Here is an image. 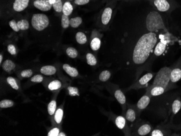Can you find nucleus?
I'll use <instances>...</instances> for the list:
<instances>
[{
	"label": "nucleus",
	"instance_id": "1",
	"mask_svg": "<svg viewBox=\"0 0 181 136\" xmlns=\"http://www.w3.org/2000/svg\"><path fill=\"white\" fill-rule=\"evenodd\" d=\"M157 40V35L153 32L146 33L140 38L135 46L132 54V60L135 65L140 66L146 61L156 45Z\"/></svg>",
	"mask_w": 181,
	"mask_h": 136
},
{
	"label": "nucleus",
	"instance_id": "2",
	"mask_svg": "<svg viewBox=\"0 0 181 136\" xmlns=\"http://www.w3.org/2000/svg\"><path fill=\"white\" fill-rule=\"evenodd\" d=\"M172 69L168 67H164L157 73L152 85L162 87L166 92L172 88V83L170 81V75Z\"/></svg>",
	"mask_w": 181,
	"mask_h": 136
},
{
	"label": "nucleus",
	"instance_id": "3",
	"mask_svg": "<svg viewBox=\"0 0 181 136\" xmlns=\"http://www.w3.org/2000/svg\"><path fill=\"white\" fill-rule=\"evenodd\" d=\"M146 27L149 32L154 33L160 30H167L161 15L156 11L151 12L147 15L146 18Z\"/></svg>",
	"mask_w": 181,
	"mask_h": 136
},
{
	"label": "nucleus",
	"instance_id": "4",
	"mask_svg": "<svg viewBox=\"0 0 181 136\" xmlns=\"http://www.w3.org/2000/svg\"><path fill=\"white\" fill-rule=\"evenodd\" d=\"M48 17L44 14H35L32 18V25L33 28L38 31H42L49 25Z\"/></svg>",
	"mask_w": 181,
	"mask_h": 136
},
{
	"label": "nucleus",
	"instance_id": "5",
	"mask_svg": "<svg viewBox=\"0 0 181 136\" xmlns=\"http://www.w3.org/2000/svg\"><path fill=\"white\" fill-rule=\"evenodd\" d=\"M156 73H153L151 72L145 74L140 79L137 80L129 88V90L133 89L135 90H138L140 88L147 87L149 81L153 78L155 75H156Z\"/></svg>",
	"mask_w": 181,
	"mask_h": 136
},
{
	"label": "nucleus",
	"instance_id": "6",
	"mask_svg": "<svg viewBox=\"0 0 181 136\" xmlns=\"http://www.w3.org/2000/svg\"><path fill=\"white\" fill-rule=\"evenodd\" d=\"M135 125L137 126L135 128V136H144L148 135L152 130V126L148 122H137Z\"/></svg>",
	"mask_w": 181,
	"mask_h": 136
},
{
	"label": "nucleus",
	"instance_id": "7",
	"mask_svg": "<svg viewBox=\"0 0 181 136\" xmlns=\"http://www.w3.org/2000/svg\"><path fill=\"white\" fill-rule=\"evenodd\" d=\"M140 113L136 105H128L125 113V118L128 122L134 125L137 122H136V120L139 117Z\"/></svg>",
	"mask_w": 181,
	"mask_h": 136
},
{
	"label": "nucleus",
	"instance_id": "8",
	"mask_svg": "<svg viewBox=\"0 0 181 136\" xmlns=\"http://www.w3.org/2000/svg\"><path fill=\"white\" fill-rule=\"evenodd\" d=\"M115 124L116 126L120 130H124L125 133L127 136H130L131 135V131L130 128L128 127L126 122V119L123 116H117L115 119Z\"/></svg>",
	"mask_w": 181,
	"mask_h": 136
},
{
	"label": "nucleus",
	"instance_id": "9",
	"mask_svg": "<svg viewBox=\"0 0 181 136\" xmlns=\"http://www.w3.org/2000/svg\"><path fill=\"white\" fill-rule=\"evenodd\" d=\"M166 91L162 87L151 85L146 87V94L148 95L151 98L153 97H156L163 94Z\"/></svg>",
	"mask_w": 181,
	"mask_h": 136
},
{
	"label": "nucleus",
	"instance_id": "10",
	"mask_svg": "<svg viewBox=\"0 0 181 136\" xmlns=\"http://www.w3.org/2000/svg\"><path fill=\"white\" fill-rule=\"evenodd\" d=\"M34 6L35 8L41 11H48L52 8V5L50 4L49 0H36L34 2Z\"/></svg>",
	"mask_w": 181,
	"mask_h": 136
},
{
	"label": "nucleus",
	"instance_id": "11",
	"mask_svg": "<svg viewBox=\"0 0 181 136\" xmlns=\"http://www.w3.org/2000/svg\"><path fill=\"white\" fill-rule=\"evenodd\" d=\"M150 100L151 97L146 93L143 96H142V97L140 98V99L136 104L137 107L140 113L142 111H143L144 109H145L148 107L149 104L150 102Z\"/></svg>",
	"mask_w": 181,
	"mask_h": 136
},
{
	"label": "nucleus",
	"instance_id": "12",
	"mask_svg": "<svg viewBox=\"0 0 181 136\" xmlns=\"http://www.w3.org/2000/svg\"><path fill=\"white\" fill-rule=\"evenodd\" d=\"M29 2V0H15L13 3V9L16 12H21L28 7Z\"/></svg>",
	"mask_w": 181,
	"mask_h": 136
},
{
	"label": "nucleus",
	"instance_id": "13",
	"mask_svg": "<svg viewBox=\"0 0 181 136\" xmlns=\"http://www.w3.org/2000/svg\"><path fill=\"white\" fill-rule=\"evenodd\" d=\"M154 4L157 9L162 12H166L170 9V4L166 0H155Z\"/></svg>",
	"mask_w": 181,
	"mask_h": 136
},
{
	"label": "nucleus",
	"instance_id": "14",
	"mask_svg": "<svg viewBox=\"0 0 181 136\" xmlns=\"http://www.w3.org/2000/svg\"><path fill=\"white\" fill-rule=\"evenodd\" d=\"M112 10L111 8L107 7L104 10L102 15V22L103 25L106 26L107 25L111 20V17H112Z\"/></svg>",
	"mask_w": 181,
	"mask_h": 136
},
{
	"label": "nucleus",
	"instance_id": "15",
	"mask_svg": "<svg viewBox=\"0 0 181 136\" xmlns=\"http://www.w3.org/2000/svg\"><path fill=\"white\" fill-rule=\"evenodd\" d=\"M181 79V69L175 68L171 70L170 75V81L172 84L177 83Z\"/></svg>",
	"mask_w": 181,
	"mask_h": 136
},
{
	"label": "nucleus",
	"instance_id": "16",
	"mask_svg": "<svg viewBox=\"0 0 181 136\" xmlns=\"http://www.w3.org/2000/svg\"><path fill=\"white\" fill-rule=\"evenodd\" d=\"M115 97L117 100L118 101V103L122 105H125L126 103V100L125 95H124L123 92L120 89L115 90Z\"/></svg>",
	"mask_w": 181,
	"mask_h": 136
},
{
	"label": "nucleus",
	"instance_id": "17",
	"mask_svg": "<svg viewBox=\"0 0 181 136\" xmlns=\"http://www.w3.org/2000/svg\"><path fill=\"white\" fill-rule=\"evenodd\" d=\"M166 49V43L163 42H159L156 44L155 48L154 50V54L157 57L161 56L162 54L164 52Z\"/></svg>",
	"mask_w": 181,
	"mask_h": 136
},
{
	"label": "nucleus",
	"instance_id": "18",
	"mask_svg": "<svg viewBox=\"0 0 181 136\" xmlns=\"http://www.w3.org/2000/svg\"><path fill=\"white\" fill-rule=\"evenodd\" d=\"M63 69L72 77H76L78 75V72L77 70L74 67H72L68 64H64L63 65Z\"/></svg>",
	"mask_w": 181,
	"mask_h": 136
},
{
	"label": "nucleus",
	"instance_id": "19",
	"mask_svg": "<svg viewBox=\"0 0 181 136\" xmlns=\"http://www.w3.org/2000/svg\"><path fill=\"white\" fill-rule=\"evenodd\" d=\"M41 73L46 75H52L55 74L57 72L56 68L53 66H45L42 67L40 70Z\"/></svg>",
	"mask_w": 181,
	"mask_h": 136
},
{
	"label": "nucleus",
	"instance_id": "20",
	"mask_svg": "<svg viewBox=\"0 0 181 136\" xmlns=\"http://www.w3.org/2000/svg\"><path fill=\"white\" fill-rule=\"evenodd\" d=\"M2 68L6 72H10L15 68V64L10 60H6L2 65Z\"/></svg>",
	"mask_w": 181,
	"mask_h": 136
},
{
	"label": "nucleus",
	"instance_id": "21",
	"mask_svg": "<svg viewBox=\"0 0 181 136\" xmlns=\"http://www.w3.org/2000/svg\"><path fill=\"white\" fill-rule=\"evenodd\" d=\"M73 8L72 5L70 2H66L63 5L62 8V12L63 14L66 15L67 16H69L73 12Z\"/></svg>",
	"mask_w": 181,
	"mask_h": 136
},
{
	"label": "nucleus",
	"instance_id": "22",
	"mask_svg": "<svg viewBox=\"0 0 181 136\" xmlns=\"http://www.w3.org/2000/svg\"><path fill=\"white\" fill-rule=\"evenodd\" d=\"M100 45H101V41L98 37L93 38L91 42V48L94 51L99 50L100 47Z\"/></svg>",
	"mask_w": 181,
	"mask_h": 136
},
{
	"label": "nucleus",
	"instance_id": "23",
	"mask_svg": "<svg viewBox=\"0 0 181 136\" xmlns=\"http://www.w3.org/2000/svg\"><path fill=\"white\" fill-rule=\"evenodd\" d=\"M76 40L78 43L81 45L86 43L87 42V37L86 35L82 32H78L75 35Z\"/></svg>",
	"mask_w": 181,
	"mask_h": 136
},
{
	"label": "nucleus",
	"instance_id": "24",
	"mask_svg": "<svg viewBox=\"0 0 181 136\" xmlns=\"http://www.w3.org/2000/svg\"><path fill=\"white\" fill-rule=\"evenodd\" d=\"M82 20L80 17H76L70 20V26L72 28H77L82 24Z\"/></svg>",
	"mask_w": 181,
	"mask_h": 136
},
{
	"label": "nucleus",
	"instance_id": "25",
	"mask_svg": "<svg viewBox=\"0 0 181 136\" xmlns=\"http://www.w3.org/2000/svg\"><path fill=\"white\" fill-rule=\"evenodd\" d=\"M111 73L108 70H104L99 75V79L102 82H105L111 77Z\"/></svg>",
	"mask_w": 181,
	"mask_h": 136
},
{
	"label": "nucleus",
	"instance_id": "26",
	"mask_svg": "<svg viewBox=\"0 0 181 136\" xmlns=\"http://www.w3.org/2000/svg\"><path fill=\"white\" fill-rule=\"evenodd\" d=\"M181 108V101L178 99H176L174 100L172 105L173 113L174 115L177 114V113L180 110Z\"/></svg>",
	"mask_w": 181,
	"mask_h": 136
},
{
	"label": "nucleus",
	"instance_id": "27",
	"mask_svg": "<svg viewBox=\"0 0 181 136\" xmlns=\"http://www.w3.org/2000/svg\"><path fill=\"white\" fill-rule=\"evenodd\" d=\"M17 26L20 30H25L28 29L29 27V22L26 20H21L17 22Z\"/></svg>",
	"mask_w": 181,
	"mask_h": 136
},
{
	"label": "nucleus",
	"instance_id": "28",
	"mask_svg": "<svg viewBox=\"0 0 181 136\" xmlns=\"http://www.w3.org/2000/svg\"><path fill=\"white\" fill-rule=\"evenodd\" d=\"M61 87V83L59 80H54L48 85V88L51 91L57 90Z\"/></svg>",
	"mask_w": 181,
	"mask_h": 136
},
{
	"label": "nucleus",
	"instance_id": "29",
	"mask_svg": "<svg viewBox=\"0 0 181 136\" xmlns=\"http://www.w3.org/2000/svg\"><path fill=\"white\" fill-rule=\"evenodd\" d=\"M86 60L87 64L90 66H95L97 63V59L95 55L91 53L87 54Z\"/></svg>",
	"mask_w": 181,
	"mask_h": 136
},
{
	"label": "nucleus",
	"instance_id": "30",
	"mask_svg": "<svg viewBox=\"0 0 181 136\" xmlns=\"http://www.w3.org/2000/svg\"><path fill=\"white\" fill-rule=\"evenodd\" d=\"M52 6L55 12H62L63 4L61 0H55V2L52 5Z\"/></svg>",
	"mask_w": 181,
	"mask_h": 136
},
{
	"label": "nucleus",
	"instance_id": "31",
	"mask_svg": "<svg viewBox=\"0 0 181 136\" xmlns=\"http://www.w3.org/2000/svg\"><path fill=\"white\" fill-rule=\"evenodd\" d=\"M66 53L70 58H75L78 56V52L73 47H68L66 50Z\"/></svg>",
	"mask_w": 181,
	"mask_h": 136
},
{
	"label": "nucleus",
	"instance_id": "32",
	"mask_svg": "<svg viewBox=\"0 0 181 136\" xmlns=\"http://www.w3.org/2000/svg\"><path fill=\"white\" fill-rule=\"evenodd\" d=\"M57 108V103L55 100H52L48 105V112L50 115H53L55 112Z\"/></svg>",
	"mask_w": 181,
	"mask_h": 136
},
{
	"label": "nucleus",
	"instance_id": "33",
	"mask_svg": "<svg viewBox=\"0 0 181 136\" xmlns=\"http://www.w3.org/2000/svg\"><path fill=\"white\" fill-rule=\"evenodd\" d=\"M70 25V20H69L68 16L63 14L62 16L61 26L63 28H67Z\"/></svg>",
	"mask_w": 181,
	"mask_h": 136
},
{
	"label": "nucleus",
	"instance_id": "34",
	"mask_svg": "<svg viewBox=\"0 0 181 136\" xmlns=\"http://www.w3.org/2000/svg\"><path fill=\"white\" fill-rule=\"evenodd\" d=\"M63 117V111L61 108H59L57 110V111L55 112V120L58 124H60L61 122L62 119Z\"/></svg>",
	"mask_w": 181,
	"mask_h": 136
},
{
	"label": "nucleus",
	"instance_id": "35",
	"mask_svg": "<svg viewBox=\"0 0 181 136\" xmlns=\"http://www.w3.org/2000/svg\"><path fill=\"white\" fill-rule=\"evenodd\" d=\"M14 105V103L10 100L5 99L3 100L0 102V107L1 108H9L12 107Z\"/></svg>",
	"mask_w": 181,
	"mask_h": 136
},
{
	"label": "nucleus",
	"instance_id": "36",
	"mask_svg": "<svg viewBox=\"0 0 181 136\" xmlns=\"http://www.w3.org/2000/svg\"><path fill=\"white\" fill-rule=\"evenodd\" d=\"M7 83H8L12 88H14L16 90H17L19 89V86L17 84V81H16L15 79L14 78L11 77H8L7 79Z\"/></svg>",
	"mask_w": 181,
	"mask_h": 136
},
{
	"label": "nucleus",
	"instance_id": "37",
	"mask_svg": "<svg viewBox=\"0 0 181 136\" xmlns=\"http://www.w3.org/2000/svg\"><path fill=\"white\" fill-rule=\"evenodd\" d=\"M149 135L150 136H165V133L161 129L155 128L152 130Z\"/></svg>",
	"mask_w": 181,
	"mask_h": 136
},
{
	"label": "nucleus",
	"instance_id": "38",
	"mask_svg": "<svg viewBox=\"0 0 181 136\" xmlns=\"http://www.w3.org/2000/svg\"><path fill=\"white\" fill-rule=\"evenodd\" d=\"M68 90L70 96H79L78 89L75 87H68Z\"/></svg>",
	"mask_w": 181,
	"mask_h": 136
},
{
	"label": "nucleus",
	"instance_id": "39",
	"mask_svg": "<svg viewBox=\"0 0 181 136\" xmlns=\"http://www.w3.org/2000/svg\"><path fill=\"white\" fill-rule=\"evenodd\" d=\"M44 80V78L41 75H34L33 77H32L30 80L33 83H41Z\"/></svg>",
	"mask_w": 181,
	"mask_h": 136
},
{
	"label": "nucleus",
	"instance_id": "40",
	"mask_svg": "<svg viewBox=\"0 0 181 136\" xmlns=\"http://www.w3.org/2000/svg\"><path fill=\"white\" fill-rule=\"evenodd\" d=\"M33 74V72L31 70H25L21 73V75L23 78H29Z\"/></svg>",
	"mask_w": 181,
	"mask_h": 136
},
{
	"label": "nucleus",
	"instance_id": "41",
	"mask_svg": "<svg viewBox=\"0 0 181 136\" xmlns=\"http://www.w3.org/2000/svg\"><path fill=\"white\" fill-rule=\"evenodd\" d=\"M9 25L10 26V27L15 32H19V31L20 30V29L19 28L18 26H17V22L15 21V20H11V21L9 22Z\"/></svg>",
	"mask_w": 181,
	"mask_h": 136
},
{
	"label": "nucleus",
	"instance_id": "42",
	"mask_svg": "<svg viewBox=\"0 0 181 136\" xmlns=\"http://www.w3.org/2000/svg\"><path fill=\"white\" fill-rule=\"evenodd\" d=\"M7 50L9 53L12 55H15L17 54V50L15 46L13 45H9L7 47Z\"/></svg>",
	"mask_w": 181,
	"mask_h": 136
},
{
	"label": "nucleus",
	"instance_id": "43",
	"mask_svg": "<svg viewBox=\"0 0 181 136\" xmlns=\"http://www.w3.org/2000/svg\"><path fill=\"white\" fill-rule=\"evenodd\" d=\"M59 129L58 128H54L52 130L50 131L48 133V136H59Z\"/></svg>",
	"mask_w": 181,
	"mask_h": 136
},
{
	"label": "nucleus",
	"instance_id": "44",
	"mask_svg": "<svg viewBox=\"0 0 181 136\" xmlns=\"http://www.w3.org/2000/svg\"><path fill=\"white\" fill-rule=\"evenodd\" d=\"M89 2H90V0H75L74 1L75 4L79 5V6L87 4Z\"/></svg>",
	"mask_w": 181,
	"mask_h": 136
},
{
	"label": "nucleus",
	"instance_id": "45",
	"mask_svg": "<svg viewBox=\"0 0 181 136\" xmlns=\"http://www.w3.org/2000/svg\"><path fill=\"white\" fill-rule=\"evenodd\" d=\"M49 2L50 4L53 5L55 2V0H49Z\"/></svg>",
	"mask_w": 181,
	"mask_h": 136
},
{
	"label": "nucleus",
	"instance_id": "46",
	"mask_svg": "<svg viewBox=\"0 0 181 136\" xmlns=\"http://www.w3.org/2000/svg\"><path fill=\"white\" fill-rule=\"evenodd\" d=\"M59 136H66V135H65V133H63V132H61V133H59Z\"/></svg>",
	"mask_w": 181,
	"mask_h": 136
},
{
	"label": "nucleus",
	"instance_id": "47",
	"mask_svg": "<svg viewBox=\"0 0 181 136\" xmlns=\"http://www.w3.org/2000/svg\"><path fill=\"white\" fill-rule=\"evenodd\" d=\"M2 59H3L2 55L1 54V55H0V64H1V62L2 61Z\"/></svg>",
	"mask_w": 181,
	"mask_h": 136
}]
</instances>
